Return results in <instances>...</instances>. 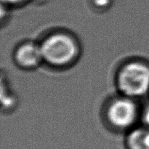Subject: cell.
Listing matches in <instances>:
<instances>
[{"label": "cell", "instance_id": "7", "mask_svg": "<svg viewBox=\"0 0 149 149\" xmlns=\"http://www.w3.org/2000/svg\"><path fill=\"white\" fill-rule=\"evenodd\" d=\"M142 121L144 126L149 128V105L144 109L142 113Z\"/></svg>", "mask_w": 149, "mask_h": 149}, {"label": "cell", "instance_id": "3", "mask_svg": "<svg viewBox=\"0 0 149 149\" xmlns=\"http://www.w3.org/2000/svg\"><path fill=\"white\" fill-rule=\"evenodd\" d=\"M138 114V107L134 99L124 95L112 100L106 111L109 123L119 130L131 127L136 121Z\"/></svg>", "mask_w": 149, "mask_h": 149}, {"label": "cell", "instance_id": "4", "mask_svg": "<svg viewBox=\"0 0 149 149\" xmlns=\"http://www.w3.org/2000/svg\"><path fill=\"white\" fill-rule=\"evenodd\" d=\"M15 61L24 69H33L44 61L40 45L26 42L17 47L15 52Z\"/></svg>", "mask_w": 149, "mask_h": 149}, {"label": "cell", "instance_id": "1", "mask_svg": "<svg viewBox=\"0 0 149 149\" xmlns=\"http://www.w3.org/2000/svg\"><path fill=\"white\" fill-rule=\"evenodd\" d=\"M45 62L53 66H64L72 63L79 51L75 39L65 33H55L40 44Z\"/></svg>", "mask_w": 149, "mask_h": 149}, {"label": "cell", "instance_id": "9", "mask_svg": "<svg viewBox=\"0 0 149 149\" xmlns=\"http://www.w3.org/2000/svg\"><path fill=\"white\" fill-rule=\"evenodd\" d=\"M26 0H1V4L4 5L5 7L7 6H15L17 4H22Z\"/></svg>", "mask_w": 149, "mask_h": 149}, {"label": "cell", "instance_id": "6", "mask_svg": "<svg viewBox=\"0 0 149 149\" xmlns=\"http://www.w3.org/2000/svg\"><path fill=\"white\" fill-rule=\"evenodd\" d=\"M1 108L2 109L6 111L10 110L13 109L16 104V99L14 95H10V93L4 91H1Z\"/></svg>", "mask_w": 149, "mask_h": 149}, {"label": "cell", "instance_id": "5", "mask_svg": "<svg viewBox=\"0 0 149 149\" xmlns=\"http://www.w3.org/2000/svg\"><path fill=\"white\" fill-rule=\"evenodd\" d=\"M128 149H149V128H135L127 135L126 140Z\"/></svg>", "mask_w": 149, "mask_h": 149}, {"label": "cell", "instance_id": "8", "mask_svg": "<svg viewBox=\"0 0 149 149\" xmlns=\"http://www.w3.org/2000/svg\"><path fill=\"white\" fill-rule=\"evenodd\" d=\"M95 7L99 8H106L110 4L111 0H93Z\"/></svg>", "mask_w": 149, "mask_h": 149}, {"label": "cell", "instance_id": "2", "mask_svg": "<svg viewBox=\"0 0 149 149\" xmlns=\"http://www.w3.org/2000/svg\"><path fill=\"white\" fill-rule=\"evenodd\" d=\"M117 87L124 96L138 98L149 92V65L132 61L124 65L117 74Z\"/></svg>", "mask_w": 149, "mask_h": 149}]
</instances>
